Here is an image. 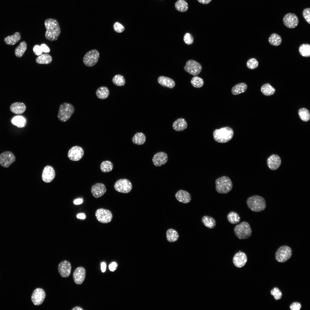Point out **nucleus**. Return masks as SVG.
<instances>
[{
  "instance_id": "obj_1",
  "label": "nucleus",
  "mask_w": 310,
  "mask_h": 310,
  "mask_svg": "<svg viewBox=\"0 0 310 310\" xmlns=\"http://www.w3.org/2000/svg\"><path fill=\"white\" fill-rule=\"evenodd\" d=\"M44 24L46 29L45 35L46 38L51 41L57 40L61 33L60 28L57 21L53 18H48L45 21Z\"/></svg>"
},
{
  "instance_id": "obj_2",
  "label": "nucleus",
  "mask_w": 310,
  "mask_h": 310,
  "mask_svg": "<svg viewBox=\"0 0 310 310\" xmlns=\"http://www.w3.org/2000/svg\"><path fill=\"white\" fill-rule=\"evenodd\" d=\"M234 135L233 129L229 127H224L216 129L213 133L214 139L216 142L222 143L227 142L232 138Z\"/></svg>"
},
{
  "instance_id": "obj_3",
  "label": "nucleus",
  "mask_w": 310,
  "mask_h": 310,
  "mask_svg": "<svg viewBox=\"0 0 310 310\" xmlns=\"http://www.w3.org/2000/svg\"><path fill=\"white\" fill-rule=\"evenodd\" d=\"M247 204L250 210L255 212L264 210L266 206L264 199L258 195H253L249 197L247 200Z\"/></svg>"
},
{
  "instance_id": "obj_4",
  "label": "nucleus",
  "mask_w": 310,
  "mask_h": 310,
  "mask_svg": "<svg viewBox=\"0 0 310 310\" xmlns=\"http://www.w3.org/2000/svg\"><path fill=\"white\" fill-rule=\"evenodd\" d=\"M216 189L221 194H226L232 190V184L231 179L226 176H223L216 179L215 181Z\"/></svg>"
},
{
  "instance_id": "obj_5",
  "label": "nucleus",
  "mask_w": 310,
  "mask_h": 310,
  "mask_svg": "<svg viewBox=\"0 0 310 310\" xmlns=\"http://www.w3.org/2000/svg\"><path fill=\"white\" fill-rule=\"evenodd\" d=\"M237 237L240 239L248 238L251 235L252 230L249 224L245 221L243 222L236 225L234 229Z\"/></svg>"
},
{
  "instance_id": "obj_6",
  "label": "nucleus",
  "mask_w": 310,
  "mask_h": 310,
  "mask_svg": "<svg viewBox=\"0 0 310 310\" xmlns=\"http://www.w3.org/2000/svg\"><path fill=\"white\" fill-rule=\"evenodd\" d=\"M75 110L72 104L68 103H64L59 106L58 118L60 121L65 122L69 119L74 113Z\"/></svg>"
},
{
  "instance_id": "obj_7",
  "label": "nucleus",
  "mask_w": 310,
  "mask_h": 310,
  "mask_svg": "<svg viewBox=\"0 0 310 310\" xmlns=\"http://www.w3.org/2000/svg\"><path fill=\"white\" fill-rule=\"evenodd\" d=\"M99 53L97 50L93 49L88 52L84 56L83 61L84 64L88 67L94 66L97 63Z\"/></svg>"
},
{
  "instance_id": "obj_8",
  "label": "nucleus",
  "mask_w": 310,
  "mask_h": 310,
  "mask_svg": "<svg viewBox=\"0 0 310 310\" xmlns=\"http://www.w3.org/2000/svg\"><path fill=\"white\" fill-rule=\"evenodd\" d=\"M292 255V250L289 247L284 245L280 247L275 254V258L279 262H284L288 260Z\"/></svg>"
},
{
  "instance_id": "obj_9",
  "label": "nucleus",
  "mask_w": 310,
  "mask_h": 310,
  "mask_svg": "<svg viewBox=\"0 0 310 310\" xmlns=\"http://www.w3.org/2000/svg\"><path fill=\"white\" fill-rule=\"evenodd\" d=\"M114 188L118 192L127 193L131 191L132 185L129 180L126 179H122L116 181L114 185Z\"/></svg>"
},
{
  "instance_id": "obj_10",
  "label": "nucleus",
  "mask_w": 310,
  "mask_h": 310,
  "mask_svg": "<svg viewBox=\"0 0 310 310\" xmlns=\"http://www.w3.org/2000/svg\"><path fill=\"white\" fill-rule=\"evenodd\" d=\"M95 216L98 221L104 224L110 222L113 218V214L111 212L102 208H99L96 210Z\"/></svg>"
},
{
  "instance_id": "obj_11",
  "label": "nucleus",
  "mask_w": 310,
  "mask_h": 310,
  "mask_svg": "<svg viewBox=\"0 0 310 310\" xmlns=\"http://www.w3.org/2000/svg\"><path fill=\"white\" fill-rule=\"evenodd\" d=\"M184 70L193 75L199 74L202 71V67L198 62L192 59L188 60L184 67Z\"/></svg>"
},
{
  "instance_id": "obj_12",
  "label": "nucleus",
  "mask_w": 310,
  "mask_h": 310,
  "mask_svg": "<svg viewBox=\"0 0 310 310\" xmlns=\"http://www.w3.org/2000/svg\"><path fill=\"white\" fill-rule=\"evenodd\" d=\"M16 160V157L13 153L5 151L0 154V165L4 168H7Z\"/></svg>"
},
{
  "instance_id": "obj_13",
  "label": "nucleus",
  "mask_w": 310,
  "mask_h": 310,
  "mask_svg": "<svg viewBox=\"0 0 310 310\" xmlns=\"http://www.w3.org/2000/svg\"><path fill=\"white\" fill-rule=\"evenodd\" d=\"M283 22L284 25L289 28H293L297 27L299 23L298 17L294 13H288L283 17Z\"/></svg>"
},
{
  "instance_id": "obj_14",
  "label": "nucleus",
  "mask_w": 310,
  "mask_h": 310,
  "mask_svg": "<svg viewBox=\"0 0 310 310\" xmlns=\"http://www.w3.org/2000/svg\"><path fill=\"white\" fill-rule=\"evenodd\" d=\"M46 294L43 289L40 288L36 289L33 291L31 297L32 301L35 305H41L44 302Z\"/></svg>"
},
{
  "instance_id": "obj_15",
  "label": "nucleus",
  "mask_w": 310,
  "mask_h": 310,
  "mask_svg": "<svg viewBox=\"0 0 310 310\" xmlns=\"http://www.w3.org/2000/svg\"><path fill=\"white\" fill-rule=\"evenodd\" d=\"M84 151L81 147L75 146L71 148L68 153V156L71 160L78 161L80 160L84 154Z\"/></svg>"
},
{
  "instance_id": "obj_16",
  "label": "nucleus",
  "mask_w": 310,
  "mask_h": 310,
  "mask_svg": "<svg viewBox=\"0 0 310 310\" xmlns=\"http://www.w3.org/2000/svg\"><path fill=\"white\" fill-rule=\"evenodd\" d=\"M71 268L70 263L67 260H64L59 264L58 269L60 275L62 277L66 278L70 275Z\"/></svg>"
},
{
  "instance_id": "obj_17",
  "label": "nucleus",
  "mask_w": 310,
  "mask_h": 310,
  "mask_svg": "<svg viewBox=\"0 0 310 310\" xmlns=\"http://www.w3.org/2000/svg\"><path fill=\"white\" fill-rule=\"evenodd\" d=\"M168 160L167 154L163 152H160L155 154L153 156L152 161L154 165L156 166H160L165 164Z\"/></svg>"
},
{
  "instance_id": "obj_18",
  "label": "nucleus",
  "mask_w": 310,
  "mask_h": 310,
  "mask_svg": "<svg viewBox=\"0 0 310 310\" xmlns=\"http://www.w3.org/2000/svg\"><path fill=\"white\" fill-rule=\"evenodd\" d=\"M86 270L83 267L77 268L73 273V278L75 283L78 285L82 284L86 277Z\"/></svg>"
},
{
  "instance_id": "obj_19",
  "label": "nucleus",
  "mask_w": 310,
  "mask_h": 310,
  "mask_svg": "<svg viewBox=\"0 0 310 310\" xmlns=\"http://www.w3.org/2000/svg\"><path fill=\"white\" fill-rule=\"evenodd\" d=\"M106 188L102 183H97L93 185L91 188V192L95 198H98L102 197L106 191Z\"/></svg>"
},
{
  "instance_id": "obj_20",
  "label": "nucleus",
  "mask_w": 310,
  "mask_h": 310,
  "mask_svg": "<svg viewBox=\"0 0 310 310\" xmlns=\"http://www.w3.org/2000/svg\"><path fill=\"white\" fill-rule=\"evenodd\" d=\"M55 176V172L52 167L47 166L44 168L42 174V180L46 183L52 181Z\"/></svg>"
},
{
  "instance_id": "obj_21",
  "label": "nucleus",
  "mask_w": 310,
  "mask_h": 310,
  "mask_svg": "<svg viewBox=\"0 0 310 310\" xmlns=\"http://www.w3.org/2000/svg\"><path fill=\"white\" fill-rule=\"evenodd\" d=\"M281 159L278 155L273 154L268 158L267 164L269 168L272 170L277 169L280 166Z\"/></svg>"
},
{
  "instance_id": "obj_22",
  "label": "nucleus",
  "mask_w": 310,
  "mask_h": 310,
  "mask_svg": "<svg viewBox=\"0 0 310 310\" xmlns=\"http://www.w3.org/2000/svg\"><path fill=\"white\" fill-rule=\"evenodd\" d=\"M247 261V257L246 254L240 251L235 255L233 260L235 265L239 268L243 267Z\"/></svg>"
},
{
  "instance_id": "obj_23",
  "label": "nucleus",
  "mask_w": 310,
  "mask_h": 310,
  "mask_svg": "<svg viewBox=\"0 0 310 310\" xmlns=\"http://www.w3.org/2000/svg\"><path fill=\"white\" fill-rule=\"evenodd\" d=\"M175 197L179 202L184 204L189 202L191 199L190 194L187 191L183 190H180L177 191L175 194Z\"/></svg>"
},
{
  "instance_id": "obj_24",
  "label": "nucleus",
  "mask_w": 310,
  "mask_h": 310,
  "mask_svg": "<svg viewBox=\"0 0 310 310\" xmlns=\"http://www.w3.org/2000/svg\"><path fill=\"white\" fill-rule=\"evenodd\" d=\"M10 111L13 113L20 114L23 113L26 111L25 104L21 102H16L12 103L10 107Z\"/></svg>"
},
{
  "instance_id": "obj_25",
  "label": "nucleus",
  "mask_w": 310,
  "mask_h": 310,
  "mask_svg": "<svg viewBox=\"0 0 310 310\" xmlns=\"http://www.w3.org/2000/svg\"><path fill=\"white\" fill-rule=\"evenodd\" d=\"M187 124L185 120L183 118H179L176 120L173 123V127L176 131H182L186 129Z\"/></svg>"
},
{
  "instance_id": "obj_26",
  "label": "nucleus",
  "mask_w": 310,
  "mask_h": 310,
  "mask_svg": "<svg viewBox=\"0 0 310 310\" xmlns=\"http://www.w3.org/2000/svg\"><path fill=\"white\" fill-rule=\"evenodd\" d=\"M159 84L162 86L167 88H173L175 86V82L172 79L167 77L160 76L158 79Z\"/></svg>"
},
{
  "instance_id": "obj_27",
  "label": "nucleus",
  "mask_w": 310,
  "mask_h": 310,
  "mask_svg": "<svg viewBox=\"0 0 310 310\" xmlns=\"http://www.w3.org/2000/svg\"><path fill=\"white\" fill-rule=\"evenodd\" d=\"M21 38L20 33L19 32H16L12 35L6 37L4 40L6 44L13 45L19 41Z\"/></svg>"
},
{
  "instance_id": "obj_28",
  "label": "nucleus",
  "mask_w": 310,
  "mask_h": 310,
  "mask_svg": "<svg viewBox=\"0 0 310 310\" xmlns=\"http://www.w3.org/2000/svg\"><path fill=\"white\" fill-rule=\"evenodd\" d=\"M247 88V84L240 83L234 86L232 88L231 92L233 94L237 95L244 92Z\"/></svg>"
},
{
  "instance_id": "obj_29",
  "label": "nucleus",
  "mask_w": 310,
  "mask_h": 310,
  "mask_svg": "<svg viewBox=\"0 0 310 310\" xmlns=\"http://www.w3.org/2000/svg\"><path fill=\"white\" fill-rule=\"evenodd\" d=\"M27 45L26 42L21 41L20 44L16 48L14 51L15 56L18 58L22 57L27 49Z\"/></svg>"
},
{
  "instance_id": "obj_30",
  "label": "nucleus",
  "mask_w": 310,
  "mask_h": 310,
  "mask_svg": "<svg viewBox=\"0 0 310 310\" xmlns=\"http://www.w3.org/2000/svg\"><path fill=\"white\" fill-rule=\"evenodd\" d=\"M146 137L142 133L137 132L133 137L132 141L133 143L137 145L144 144L146 141Z\"/></svg>"
},
{
  "instance_id": "obj_31",
  "label": "nucleus",
  "mask_w": 310,
  "mask_h": 310,
  "mask_svg": "<svg viewBox=\"0 0 310 310\" xmlns=\"http://www.w3.org/2000/svg\"><path fill=\"white\" fill-rule=\"evenodd\" d=\"M202 221L205 226L210 229L214 228L216 225L215 220L213 218L208 216H203Z\"/></svg>"
},
{
  "instance_id": "obj_32",
  "label": "nucleus",
  "mask_w": 310,
  "mask_h": 310,
  "mask_svg": "<svg viewBox=\"0 0 310 310\" xmlns=\"http://www.w3.org/2000/svg\"><path fill=\"white\" fill-rule=\"evenodd\" d=\"M166 238L169 242H174L178 240L179 238V235L176 230L170 228L166 231Z\"/></svg>"
},
{
  "instance_id": "obj_33",
  "label": "nucleus",
  "mask_w": 310,
  "mask_h": 310,
  "mask_svg": "<svg viewBox=\"0 0 310 310\" xmlns=\"http://www.w3.org/2000/svg\"><path fill=\"white\" fill-rule=\"evenodd\" d=\"M109 94V90L105 86L99 87L96 92V96L98 98L101 99H104L107 98Z\"/></svg>"
},
{
  "instance_id": "obj_34",
  "label": "nucleus",
  "mask_w": 310,
  "mask_h": 310,
  "mask_svg": "<svg viewBox=\"0 0 310 310\" xmlns=\"http://www.w3.org/2000/svg\"><path fill=\"white\" fill-rule=\"evenodd\" d=\"M11 122L13 125L20 128L24 127L26 123L25 118L21 116L13 117L11 120Z\"/></svg>"
},
{
  "instance_id": "obj_35",
  "label": "nucleus",
  "mask_w": 310,
  "mask_h": 310,
  "mask_svg": "<svg viewBox=\"0 0 310 310\" xmlns=\"http://www.w3.org/2000/svg\"><path fill=\"white\" fill-rule=\"evenodd\" d=\"M52 60L51 56L47 53L42 54L36 59V62L40 64H48L51 63Z\"/></svg>"
},
{
  "instance_id": "obj_36",
  "label": "nucleus",
  "mask_w": 310,
  "mask_h": 310,
  "mask_svg": "<svg viewBox=\"0 0 310 310\" xmlns=\"http://www.w3.org/2000/svg\"><path fill=\"white\" fill-rule=\"evenodd\" d=\"M176 9L180 12H185L188 9V4L185 0H178L175 4Z\"/></svg>"
},
{
  "instance_id": "obj_37",
  "label": "nucleus",
  "mask_w": 310,
  "mask_h": 310,
  "mask_svg": "<svg viewBox=\"0 0 310 310\" xmlns=\"http://www.w3.org/2000/svg\"><path fill=\"white\" fill-rule=\"evenodd\" d=\"M268 41L272 45L277 46L281 44L282 39L279 35L276 33H274L269 37Z\"/></svg>"
},
{
  "instance_id": "obj_38",
  "label": "nucleus",
  "mask_w": 310,
  "mask_h": 310,
  "mask_svg": "<svg viewBox=\"0 0 310 310\" xmlns=\"http://www.w3.org/2000/svg\"><path fill=\"white\" fill-rule=\"evenodd\" d=\"M261 91L265 95L270 96L273 94L275 89L268 83L263 85L261 88Z\"/></svg>"
},
{
  "instance_id": "obj_39",
  "label": "nucleus",
  "mask_w": 310,
  "mask_h": 310,
  "mask_svg": "<svg viewBox=\"0 0 310 310\" xmlns=\"http://www.w3.org/2000/svg\"><path fill=\"white\" fill-rule=\"evenodd\" d=\"M299 51L301 55L304 57L310 56V45L308 44H303L300 46Z\"/></svg>"
},
{
  "instance_id": "obj_40",
  "label": "nucleus",
  "mask_w": 310,
  "mask_h": 310,
  "mask_svg": "<svg viewBox=\"0 0 310 310\" xmlns=\"http://www.w3.org/2000/svg\"><path fill=\"white\" fill-rule=\"evenodd\" d=\"M227 218L229 222L232 224H236L240 220L239 215L238 213L233 211H231L228 214Z\"/></svg>"
},
{
  "instance_id": "obj_41",
  "label": "nucleus",
  "mask_w": 310,
  "mask_h": 310,
  "mask_svg": "<svg viewBox=\"0 0 310 310\" xmlns=\"http://www.w3.org/2000/svg\"><path fill=\"white\" fill-rule=\"evenodd\" d=\"M100 169L103 173H106L112 170L113 168V164L112 162L109 160L103 161L100 165Z\"/></svg>"
},
{
  "instance_id": "obj_42",
  "label": "nucleus",
  "mask_w": 310,
  "mask_h": 310,
  "mask_svg": "<svg viewBox=\"0 0 310 310\" xmlns=\"http://www.w3.org/2000/svg\"><path fill=\"white\" fill-rule=\"evenodd\" d=\"M298 113L300 119L302 121L307 122L309 120L310 114L309 111L307 108H302L300 109Z\"/></svg>"
},
{
  "instance_id": "obj_43",
  "label": "nucleus",
  "mask_w": 310,
  "mask_h": 310,
  "mask_svg": "<svg viewBox=\"0 0 310 310\" xmlns=\"http://www.w3.org/2000/svg\"><path fill=\"white\" fill-rule=\"evenodd\" d=\"M113 83L117 86H122L125 83V79L123 76L120 74L115 75L113 78Z\"/></svg>"
},
{
  "instance_id": "obj_44",
  "label": "nucleus",
  "mask_w": 310,
  "mask_h": 310,
  "mask_svg": "<svg viewBox=\"0 0 310 310\" xmlns=\"http://www.w3.org/2000/svg\"><path fill=\"white\" fill-rule=\"evenodd\" d=\"M191 84L195 88H199L203 86L204 81L203 79L199 77L195 76L193 77L191 81Z\"/></svg>"
},
{
  "instance_id": "obj_45",
  "label": "nucleus",
  "mask_w": 310,
  "mask_h": 310,
  "mask_svg": "<svg viewBox=\"0 0 310 310\" xmlns=\"http://www.w3.org/2000/svg\"><path fill=\"white\" fill-rule=\"evenodd\" d=\"M259 63L257 60L254 58L249 59L247 61L246 65L247 67L251 69L256 68L258 66Z\"/></svg>"
},
{
  "instance_id": "obj_46",
  "label": "nucleus",
  "mask_w": 310,
  "mask_h": 310,
  "mask_svg": "<svg viewBox=\"0 0 310 310\" xmlns=\"http://www.w3.org/2000/svg\"><path fill=\"white\" fill-rule=\"evenodd\" d=\"M271 294L273 295L276 300L280 299L282 297V293L277 288L275 287L271 291Z\"/></svg>"
},
{
  "instance_id": "obj_47",
  "label": "nucleus",
  "mask_w": 310,
  "mask_h": 310,
  "mask_svg": "<svg viewBox=\"0 0 310 310\" xmlns=\"http://www.w3.org/2000/svg\"><path fill=\"white\" fill-rule=\"evenodd\" d=\"M185 42L187 44L190 45L193 42V38L192 35L189 33H186L183 37Z\"/></svg>"
},
{
  "instance_id": "obj_48",
  "label": "nucleus",
  "mask_w": 310,
  "mask_h": 310,
  "mask_svg": "<svg viewBox=\"0 0 310 310\" xmlns=\"http://www.w3.org/2000/svg\"><path fill=\"white\" fill-rule=\"evenodd\" d=\"M303 17L306 21L310 24V8H307L304 9L303 11Z\"/></svg>"
},
{
  "instance_id": "obj_49",
  "label": "nucleus",
  "mask_w": 310,
  "mask_h": 310,
  "mask_svg": "<svg viewBox=\"0 0 310 310\" xmlns=\"http://www.w3.org/2000/svg\"><path fill=\"white\" fill-rule=\"evenodd\" d=\"M114 30L118 33H121L124 31V26L118 22H116L113 25Z\"/></svg>"
},
{
  "instance_id": "obj_50",
  "label": "nucleus",
  "mask_w": 310,
  "mask_h": 310,
  "mask_svg": "<svg viewBox=\"0 0 310 310\" xmlns=\"http://www.w3.org/2000/svg\"><path fill=\"white\" fill-rule=\"evenodd\" d=\"M33 50L34 54L38 56L41 55L43 52L40 46L38 44L35 45L34 46Z\"/></svg>"
},
{
  "instance_id": "obj_51",
  "label": "nucleus",
  "mask_w": 310,
  "mask_h": 310,
  "mask_svg": "<svg viewBox=\"0 0 310 310\" xmlns=\"http://www.w3.org/2000/svg\"><path fill=\"white\" fill-rule=\"evenodd\" d=\"M301 307V304L296 302L293 303L290 306V309L291 310H299Z\"/></svg>"
},
{
  "instance_id": "obj_52",
  "label": "nucleus",
  "mask_w": 310,
  "mask_h": 310,
  "mask_svg": "<svg viewBox=\"0 0 310 310\" xmlns=\"http://www.w3.org/2000/svg\"><path fill=\"white\" fill-rule=\"evenodd\" d=\"M42 52L44 53H49L50 50L49 47L45 44L43 43L40 45Z\"/></svg>"
},
{
  "instance_id": "obj_53",
  "label": "nucleus",
  "mask_w": 310,
  "mask_h": 310,
  "mask_svg": "<svg viewBox=\"0 0 310 310\" xmlns=\"http://www.w3.org/2000/svg\"><path fill=\"white\" fill-rule=\"evenodd\" d=\"M118 266L117 264L115 261L111 262L109 266V268L110 271L114 272L117 269Z\"/></svg>"
},
{
  "instance_id": "obj_54",
  "label": "nucleus",
  "mask_w": 310,
  "mask_h": 310,
  "mask_svg": "<svg viewBox=\"0 0 310 310\" xmlns=\"http://www.w3.org/2000/svg\"><path fill=\"white\" fill-rule=\"evenodd\" d=\"M83 199L81 198H78L75 200L73 201V203L75 205H79L81 204L83 202Z\"/></svg>"
},
{
  "instance_id": "obj_55",
  "label": "nucleus",
  "mask_w": 310,
  "mask_h": 310,
  "mask_svg": "<svg viewBox=\"0 0 310 310\" xmlns=\"http://www.w3.org/2000/svg\"><path fill=\"white\" fill-rule=\"evenodd\" d=\"M199 3L204 4H206L209 3L212 0H197Z\"/></svg>"
},
{
  "instance_id": "obj_56",
  "label": "nucleus",
  "mask_w": 310,
  "mask_h": 310,
  "mask_svg": "<svg viewBox=\"0 0 310 310\" xmlns=\"http://www.w3.org/2000/svg\"><path fill=\"white\" fill-rule=\"evenodd\" d=\"M101 270L102 272H104L106 270V263L104 262H102L101 264Z\"/></svg>"
},
{
  "instance_id": "obj_57",
  "label": "nucleus",
  "mask_w": 310,
  "mask_h": 310,
  "mask_svg": "<svg viewBox=\"0 0 310 310\" xmlns=\"http://www.w3.org/2000/svg\"><path fill=\"white\" fill-rule=\"evenodd\" d=\"M77 217L78 218L83 219L85 218L86 216L83 213H80L77 214Z\"/></svg>"
},
{
  "instance_id": "obj_58",
  "label": "nucleus",
  "mask_w": 310,
  "mask_h": 310,
  "mask_svg": "<svg viewBox=\"0 0 310 310\" xmlns=\"http://www.w3.org/2000/svg\"><path fill=\"white\" fill-rule=\"evenodd\" d=\"M72 310H83L81 307L79 306H76L73 308Z\"/></svg>"
}]
</instances>
